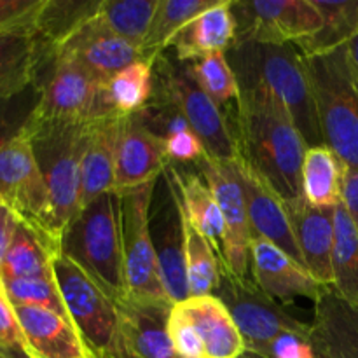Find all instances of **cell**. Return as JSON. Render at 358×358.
<instances>
[{
    "label": "cell",
    "mask_w": 358,
    "mask_h": 358,
    "mask_svg": "<svg viewBox=\"0 0 358 358\" xmlns=\"http://www.w3.org/2000/svg\"><path fill=\"white\" fill-rule=\"evenodd\" d=\"M236 42L285 45L304 41L320 28L313 0H252L233 2Z\"/></svg>",
    "instance_id": "12"
},
{
    "label": "cell",
    "mask_w": 358,
    "mask_h": 358,
    "mask_svg": "<svg viewBox=\"0 0 358 358\" xmlns=\"http://www.w3.org/2000/svg\"><path fill=\"white\" fill-rule=\"evenodd\" d=\"M154 189L156 182L117 192L126 285L128 296L143 299H170L164 292L150 229Z\"/></svg>",
    "instance_id": "9"
},
{
    "label": "cell",
    "mask_w": 358,
    "mask_h": 358,
    "mask_svg": "<svg viewBox=\"0 0 358 358\" xmlns=\"http://www.w3.org/2000/svg\"><path fill=\"white\" fill-rule=\"evenodd\" d=\"M14 311L30 357L80 358L91 353L72 322L63 315L28 306H14Z\"/></svg>",
    "instance_id": "23"
},
{
    "label": "cell",
    "mask_w": 358,
    "mask_h": 358,
    "mask_svg": "<svg viewBox=\"0 0 358 358\" xmlns=\"http://www.w3.org/2000/svg\"><path fill=\"white\" fill-rule=\"evenodd\" d=\"M55 278L70 322L96 358H114L117 343V304L79 266L59 254Z\"/></svg>",
    "instance_id": "8"
},
{
    "label": "cell",
    "mask_w": 358,
    "mask_h": 358,
    "mask_svg": "<svg viewBox=\"0 0 358 358\" xmlns=\"http://www.w3.org/2000/svg\"><path fill=\"white\" fill-rule=\"evenodd\" d=\"M59 254V245L55 240L20 220L2 262L0 283L34 276H55V259Z\"/></svg>",
    "instance_id": "27"
},
{
    "label": "cell",
    "mask_w": 358,
    "mask_h": 358,
    "mask_svg": "<svg viewBox=\"0 0 358 358\" xmlns=\"http://www.w3.org/2000/svg\"><path fill=\"white\" fill-rule=\"evenodd\" d=\"M236 42V21L233 0H219L215 6L196 16L173 38V49L178 63H192L213 52H227Z\"/></svg>",
    "instance_id": "22"
},
{
    "label": "cell",
    "mask_w": 358,
    "mask_h": 358,
    "mask_svg": "<svg viewBox=\"0 0 358 358\" xmlns=\"http://www.w3.org/2000/svg\"><path fill=\"white\" fill-rule=\"evenodd\" d=\"M3 294L13 306L44 308L69 318L55 276H34V278L10 280L0 283ZM70 320V318H69Z\"/></svg>",
    "instance_id": "39"
},
{
    "label": "cell",
    "mask_w": 358,
    "mask_h": 358,
    "mask_svg": "<svg viewBox=\"0 0 358 358\" xmlns=\"http://www.w3.org/2000/svg\"><path fill=\"white\" fill-rule=\"evenodd\" d=\"M346 51H348V58L350 62H352L353 69H355L358 73V34L353 37V41L346 45Z\"/></svg>",
    "instance_id": "47"
},
{
    "label": "cell",
    "mask_w": 358,
    "mask_h": 358,
    "mask_svg": "<svg viewBox=\"0 0 358 358\" xmlns=\"http://www.w3.org/2000/svg\"><path fill=\"white\" fill-rule=\"evenodd\" d=\"M112 108L121 115L140 112L154 96V63L138 59L107 83Z\"/></svg>",
    "instance_id": "37"
},
{
    "label": "cell",
    "mask_w": 358,
    "mask_h": 358,
    "mask_svg": "<svg viewBox=\"0 0 358 358\" xmlns=\"http://www.w3.org/2000/svg\"><path fill=\"white\" fill-rule=\"evenodd\" d=\"M0 203L17 219L62 245L52 219L51 198L27 133L0 149Z\"/></svg>",
    "instance_id": "11"
},
{
    "label": "cell",
    "mask_w": 358,
    "mask_h": 358,
    "mask_svg": "<svg viewBox=\"0 0 358 358\" xmlns=\"http://www.w3.org/2000/svg\"><path fill=\"white\" fill-rule=\"evenodd\" d=\"M310 332H287L278 336L262 358H315L313 346L310 341Z\"/></svg>",
    "instance_id": "44"
},
{
    "label": "cell",
    "mask_w": 358,
    "mask_h": 358,
    "mask_svg": "<svg viewBox=\"0 0 358 358\" xmlns=\"http://www.w3.org/2000/svg\"><path fill=\"white\" fill-rule=\"evenodd\" d=\"M41 103V93L35 84L9 100L0 101V149L27 133Z\"/></svg>",
    "instance_id": "40"
},
{
    "label": "cell",
    "mask_w": 358,
    "mask_h": 358,
    "mask_svg": "<svg viewBox=\"0 0 358 358\" xmlns=\"http://www.w3.org/2000/svg\"><path fill=\"white\" fill-rule=\"evenodd\" d=\"M41 58L42 45L35 31L0 34V101L35 83Z\"/></svg>",
    "instance_id": "28"
},
{
    "label": "cell",
    "mask_w": 358,
    "mask_h": 358,
    "mask_svg": "<svg viewBox=\"0 0 358 358\" xmlns=\"http://www.w3.org/2000/svg\"><path fill=\"white\" fill-rule=\"evenodd\" d=\"M217 2L219 0H159L145 41L140 45L143 59L150 63L156 62L166 49H170L173 38L185 24Z\"/></svg>",
    "instance_id": "32"
},
{
    "label": "cell",
    "mask_w": 358,
    "mask_h": 358,
    "mask_svg": "<svg viewBox=\"0 0 358 358\" xmlns=\"http://www.w3.org/2000/svg\"><path fill=\"white\" fill-rule=\"evenodd\" d=\"M175 304L187 317L201 339L205 358H240L247 353V346L233 317L215 294L189 297Z\"/></svg>",
    "instance_id": "24"
},
{
    "label": "cell",
    "mask_w": 358,
    "mask_h": 358,
    "mask_svg": "<svg viewBox=\"0 0 358 358\" xmlns=\"http://www.w3.org/2000/svg\"><path fill=\"white\" fill-rule=\"evenodd\" d=\"M59 252L115 303L128 296L117 192L101 194L80 208L63 231Z\"/></svg>",
    "instance_id": "3"
},
{
    "label": "cell",
    "mask_w": 358,
    "mask_h": 358,
    "mask_svg": "<svg viewBox=\"0 0 358 358\" xmlns=\"http://www.w3.org/2000/svg\"><path fill=\"white\" fill-rule=\"evenodd\" d=\"M159 0H100L91 24L136 45L147 37Z\"/></svg>",
    "instance_id": "35"
},
{
    "label": "cell",
    "mask_w": 358,
    "mask_h": 358,
    "mask_svg": "<svg viewBox=\"0 0 358 358\" xmlns=\"http://www.w3.org/2000/svg\"><path fill=\"white\" fill-rule=\"evenodd\" d=\"M145 124L164 140L168 159L171 164L198 163L205 157L206 150L199 136L187 121L170 105L150 100L147 107L138 112Z\"/></svg>",
    "instance_id": "30"
},
{
    "label": "cell",
    "mask_w": 358,
    "mask_h": 358,
    "mask_svg": "<svg viewBox=\"0 0 358 358\" xmlns=\"http://www.w3.org/2000/svg\"><path fill=\"white\" fill-rule=\"evenodd\" d=\"M100 0H44L37 20L42 51H52L93 20Z\"/></svg>",
    "instance_id": "33"
},
{
    "label": "cell",
    "mask_w": 358,
    "mask_h": 358,
    "mask_svg": "<svg viewBox=\"0 0 358 358\" xmlns=\"http://www.w3.org/2000/svg\"><path fill=\"white\" fill-rule=\"evenodd\" d=\"M346 164L327 145L308 147L301 166V192L310 205L334 208L343 199Z\"/></svg>",
    "instance_id": "29"
},
{
    "label": "cell",
    "mask_w": 358,
    "mask_h": 358,
    "mask_svg": "<svg viewBox=\"0 0 358 358\" xmlns=\"http://www.w3.org/2000/svg\"><path fill=\"white\" fill-rule=\"evenodd\" d=\"M164 184L168 191V203L159 212V224H156L157 233L152 231L156 245L157 261H159L161 280L166 296L171 303H182L189 299L187 269H185V245L184 224H182L178 191L173 178L164 170Z\"/></svg>",
    "instance_id": "20"
},
{
    "label": "cell",
    "mask_w": 358,
    "mask_h": 358,
    "mask_svg": "<svg viewBox=\"0 0 358 358\" xmlns=\"http://www.w3.org/2000/svg\"><path fill=\"white\" fill-rule=\"evenodd\" d=\"M122 117L124 115L114 112L94 119L90 124L83 157V206L101 194L114 192L115 157Z\"/></svg>",
    "instance_id": "25"
},
{
    "label": "cell",
    "mask_w": 358,
    "mask_h": 358,
    "mask_svg": "<svg viewBox=\"0 0 358 358\" xmlns=\"http://www.w3.org/2000/svg\"><path fill=\"white\" fill-rule=\"evenodd\" d=\"M0 350L10 358H24L30 355L16 311L3 294L2 287H0Z\"/></svg>",
    "instance_id": "42"
},
{
    "label": "cell",
    "mask_w": 358,
    "mask_h": 358,
    "mask_svg": "<svg viewBox=\"0 0 358 358\" xmlns=\"http://www.w3.org/2000/svg\"><path fill=\"white\" fill-rule=\"evenodd\" d=\"M168 171L177 184L182 208H184L189 222L208 240L220 261L224 252L226 226H224L219 203H217L208 182L205 180L201 171L196 173V171L178 170L171 163L168 164Z\"/></svg>",
    "instance_id": "26"
},
{
    "label": "cell",
    "mask_w": 358,
    "mask_h": 358,
    "mask_svg": "<svg viewBox=\"0 0 358 358\" xmlns=\"http://www.w3.org/2000/svg\"><path fill=\"white\" fill-rule=\"evenodd\" d=\"M199 171L208 182L220 213H222L226 236L220 266L238 278H250V224L243 189L238 180L234 161H219L205 154L199 161Z\"/></svg>",
    "instance_id": "13"
},
{
    "label": "cell",
    "mask_w": 358,
    "mask_h": 358,
    "mask_svg": "<svg viewBox=\"0 0 358 358\" xmlns=\"http://www.w3.org/2000/svg\"><path fill=\"white\" fill-rule=\"evenodd\" d=\"M17 224H20V219L16 217V213L7 208L3 203H0V269H2V262L9 250L14 233H16Z\"/></svg>",
    "instance_id": "46"
},
{
    "label": "cell",
    "mask_w": 358,
    "mask_h": 358,
    "mask_svg": "<svg viewBox=\"0 0 358 358\" xmlns=\"http://www.w3.org/2000/svg\"><path fill=\"white\" fill-rule=\"evenodd\" d=\"M240 358H262V357L255 355V353H250V352H247V353H243V355H241Z\"/></svg>",
    "instance_id": "48"
},
{
    "label": "cell",
    "mask_w": 358,
    "mask_h": 358,
    "mask_svg": "<svg viewBox=\"0 0 358 358\" xmlns=\"http://www.w3.org/2000/svg\"><path fill=\"white\" fill-rule=\"evenodd\" d=\"M322 16V24L313 35L297 42L304 58L327 55L339 48H345L358 34V0L348 2H325L313 0Z\"/></svg>",
    "instance_id": "31"
},
{
    "label": "cell",
    "mask_w": 358,
    "mask_h": 358,
    "mask_svg": "<svg viewBox=\"0 0 358 358\" xmlns=\"http://www.w3.org/2000/svg\"><path fill=\"white\" fill-rule=\"evenodd\" d=\"M238 152L240 157L283 199L303 198L301 166L308 143L292 119L269 101L238 96Z\"/></svg>",
    "instance_id": "2"
},
{
    "label": "cell",
    "mask_w": 358,
    "mask_h": 358,
    "mask_svg": "<svg viewBox=\"0 0 358 358\" xmlns=\"http://www.w3.org/2000/svg\"><path fill=\"white\" fill-rule=\"evenodd\" d=\"M313 87L322 142L348 168H358V73L339 48L304 58Z\"/></svg>",
    "instance_id": "5"
},
{
    "label": "cell",
    "mask_w": 358,
    "mask_h": 358,
    "mask_svg": "<svg viewBox=\"0 0 358 358\" xmlns=\"http://www.w3.org/2000/svg\"><path fill=\"white\" fill-rule=\"evenodd\" d=\"M310 341L315 358H358L357 304L327 287L315 303Z\"/></svg>",
    "instance_id": "21"
},
{
    "label": "cell",
    "mask_w": 358,
    "mask_h": 358,
    "mask_svg": "<svg viewBox=\"0 0 358 358\" xmlns=\"http://www.w3.org/2000/svg\"><path fill=\"white\" fill-rule=\"evenodd\" d=\"M91 122L58 121L35 114L27 129L35 161L48 185L59 240L83 208V157Z\"/></svg>",
    "instance_id": "4"
},
{
    "label": "cell",
    "mask_w": 358,
    "mask_h": 358,
    "mask_svg": "<svg viewBox=\"0 0 358 358\" xmlns=\"http://www.w3.org/2000/svg\"><path fill=\"white\" fill-rule=\"evenodd\" d=\"M44 0H0V34L35 31Z\"/></svg>",
    "instance_id": "41"
},
{
    "label": "cell",
    "mask_w": 358,
    "mask_h": 358,
    "mask_svg": "<svg viewBox=\"0 0 358 358\" xmlns=\"http://www.w3.org/2000/svg\"><path fill=\"white\" fill-rule=\"evenodd\" d=\"M51 52L65 56L107 84L117 72L143 59L140 45L87 23Z\"/></svg>",
    "instance_id": "18"
},
{
    "label": "cell",
    "mask_w": 358,
    "mask_h": 358,
    "mask_svg": "<svg viewBox=\"0 0 358 358\" xmlns=\"http://www.w3.org/2000/svg\"><path fill=\"white\" fill-rule=\"evenodd\" d=\"M34 84L41 93L38 117L91 122L115 112L108 101L107 84L58 52L42 51Z\"/></svg>",
    "instance_id": "7"
},
{
    "label": "cell",
    "mask_w": 358,
    "mask_h": 358,
    "mask_svg": "<svg viewBox=\"0 0 358 358\" xmlns=\"http://www.w3.org/2000/svg\"><path fill=\"white\" fill-rule=\"evenodd\" d=\"M115 304L119 324L114 358H180L168 331L175 303L126 296Z\"/></svg>",
    "instance_id": "14"
},
{
    "label": "cell",
    "mask_w": 358,
    "mask_h": 358,
    "mask_svg": "<svg viewBox=\"0 0 358 358\" xmlns=\"http://www.w3.org/2000/svg\"><path fill=\"white\" fill-rule=\"evenodd\" d=\"M154 101L173 107L191 124L208 156L236 161V135L224 117L222 108L192 80L184 63L163 55L154 62Z\"/></svg>",
    "instance_id": "6"
},
{
    "label": "cell",
    "mask_w": 358,
    "mask_h": 358,
    "mask_svg": "<svg viewBox=\"0 0 358 358\" xmlns=\"http://www.w3.org/2000/svg\"><path fill=\"white\" fill-rule=\"evenodd\" d=\"M24 358H34V357H30V355H27V357H24Z\"/></svg>",
    "instance_id": "51"
},
{
    "label": "cell",
    "mask_w": 358,
    "mask_h": 358,
    "mask_svg": "<svg viewBox=\"0 0 358 358\" xmlns=\"http://www.w3.org/2000/svg\"><path fill=\"white\" fill-rule=\"evenodd\" d=\"M0 358H10L9 355H7L6 352H2V350H0Z\"/></svg>",
    "instance_id": "49"
},
{
    "label": "cell",
    "mask_w": 358,
    "mask_h": 358,
    "mask_svg": "<svg viewBox=\"0 0 358 358\" xmlns=\"http://www.w3.org/2000/svg\"><path fill=\"white\" fill-rule=\"evenodd\" d=\"M226 55L236 77L238 96L276 105L292 119L308 147L324 145L306 59L296 45L243 42Z\"/></svg>",
    "instance_id": "1"
},
{
    "label": "cell",
    "mask_w": 358,
    "mask_h": 358,
    "mask_svg": "<svg viewBox=\"0 0 358 358\" xmlns=\"http://www.w3.org/2000/svg\"><path fill=\"white\" fill-rule=\"evenodd\" d=\"M297 248L304 268L320 285H332V252H334V208L313 206L304 198L285 203Z\"/></svg>",
    "instance_id": "19"
},
{
    "label": "cell",
    "mask_w": 358,
    "mask_h": 358,
    "mask_svg": "<svg viewBox=\"0 0 358 358\" xmlns=\"http://www.w3.org/2000/svg\"><path fill=\"white\" fill-rule=\"evenodd\" d=\"M250 275L255 285L282 306L292 304L297 297L317 303L327 289L296 259L262 238H252L250 241Z\"/></svg>",
    "instance_id": "16"
},
{
    "label": "cell",
    "mask_w": 358,
    "mask_h": 358,
    "mask_svg": "<svg viewBox=\"0 0 358 358\" xmlns=\"http://www.w3.org/2000/svg\"><path fill=\"white\" fill-rule=\"evenodd\" d=\"M168 170V168H166ZM170 173V171H168ZM173 178V177H171ZM175 182V180H173ZM177 185V184H175ZM178 191V189H177ZM180 203V194H178ZM182 224H184V245H185V269H187L189 296L201 297L215 294L220 282V261L219 255L212 248L205 236L189 222L180 203Z\"/></svg>",
    "instance_id": "36"
},
{
    "label": "cell",
    "mask_w": 358,
    "mask_h": 358,
    "mask_svg": "<svg viewBox=\"0 0 358 358\" xmlns=\"http://www.w3.org/2000/svg\"><path fill=\"white\" fill-rule=\"evenodd\" d=\"M334 252H332L331 289L348 303L358 306V231L343 203L334 212Z\"/></svg>",
    "instance_id": "34"
},
{
    "label": "cell",
    "mask_w": 358,
    "mask_h": 358,
    "mask_svg": "<svg viewBox=\"0 0 358 358\" xmlns=\"http://www.w3.org/2000/svg\"><path fill=\"white\" fill-rule=\"evenodd\" d=\"M168 164L164 140L145 124L138 112L124 115L119 131L114 192L157 182Z\"/></svg>",
    "instance_id": "15"
},
{
    "label": "cell",
    "mask_w": 358,
    "mask_h": 358,
    "mask_svg": "<svg viewBox=\"0 0 358 358\" xmlns=\"http://www.w3.org/2000/svg\"><path fill=\"white\" fill-rule=\"evenodd\" d=\"M234 170L243 189L252 238L271 241L304 266L285 201L240 156L234 161Z\"/></svg>",
    "instance_id": "17"
},
{
    "label": "cell",
    "mask_w": 358,
    "mask_h": 358,
    "mask_svg": "<svg viewBox=\"0 0 358 358\" xmlns=\"http://www.w3.org/2000/svg\"><path fill=\"white\" fill-rule=\"evenodd\" d=\"M168 331H170L171 343L180 358H205V348H203L201 339L196 334L194 327L187 320L180 308L173 304L168 322Z\"/></svg>",
    "instance_id": "43"
},
{
    "label": "cell",
    "mask_w": 358,
    "mask_h": 358,
    "mask_svg": "<svg viewBox=\"0 0 358 358\" xmlns=\"http://www.w3.org/2000/svg\"><path fill=\"white\" fill-rule=\"evenodd\" d=\"M341 203L358 231V168H346Z\"/></svg>",
    "instance_id": "45"
},
{
    "label": "cell",
    "mask_w": 358,
    "mask_h": 358,
    "mask_svg": "<svg viewBox=\"0 0 358 358\" xmlns=\"http://www.w3.org/2000/svg\"><path fill=\"white\" fill-rule=\"evenodd\" d=\"M189 76L196 84L219 105L220 108L229 101L238 100V83L226 52H213L206 58L184 63Z\"/></svg>",
    "instance_id": "38"
},
{
    "label": "cell",
    "mask_w": 358,
    "mask_h": 358,
    "mask_svg": "<svg viewBox=\"0 0 358 358\" xmlns=\"http://www.w3.org/2000/svg\"><path fill=\"white\" fill-rule=\"evenodd\" d=\"M80 358H96L93 355V353H87V355H84V357H80Z\"/></svg>",
    "instance_id": "50"
},
{
    "label": "cell",
    "mask_w": 358,
    "mask_h": 358,
    "mask_svg": "<svg viewBox=\"0 0 358 358\" xmlns=\"http://www.w3.org/2000/svg\"><path fill=\"white\" fill-rule=\"evenodd\" d=\"M215 296L226 304L247 352L262 357L271 341L287 332H310L311 325L297 320L273 297L262 292L254 280L238 278L220 266Z\"/></svg>",
    "instance_id": "10"
}]
</instances>
